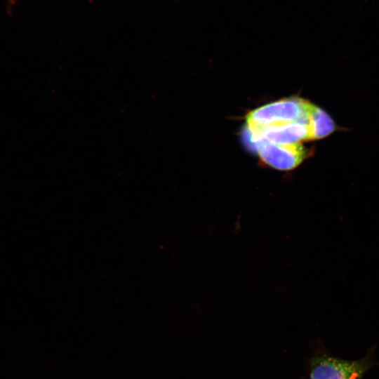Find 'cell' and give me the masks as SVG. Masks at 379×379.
Returning <instances> with one entry per match:
<instances>
[{"instance_id":"cell-1","label":"cell","mask_w":379,"mask_h":379,"mask_svg":"<svg viewBox=\"0 0 379 379\" xmlns=\"http://www.w3.org/2000/svg\"><path fill=\"white\" fill-rule=\"evenodd\" d=\"M312 105L308 100L298 97L282 98L265 104L246 114V127L261 128L291 122L309 124Z\"/></svg>"},{"instance_id":"cell-2","label":"cell","mask_w":379,"mask_h":379,"mask_svg":"<svg viewBox=\"0 0 379 379\" xmlns=\"http://www.w3.org/2000/svg\"><path fill=\"white\" fill-rule=\"evenodd\" d=\"M254 145L261 164L279 171H291L296 168L309 155L302 143L260 142Z\"/></svg>"},{"instance_id":"cell-3","label":"cell","mask_w":379,"mask_h":379,"mask_svg":"<svg viewBox=\"0 0 379 379\" xmlns=\"http://www.w3.org/2000/svg\"><path fill=\"white\" fill-rule=\"evenodd\" d=\"M249 140L253 145L260 142L277 144H298L310 140L309 124L291 122L261 128H248Z\"/></svg>"},{"instance_id":"cell-4","label":"cell","mask_w":379,"mask_h":379,"mask_svg":"<svg viewBox=\"0 0 379 379\" xmlns=\"http://www.w3.org/2000/svg\"><path fill=\"white\" fill-rule=\"evenodd\" d=\"M366 369L363 361H347L331 357L312 359L309 379H361Z\"/></svg>"},{"instance_id":"cell-5","label":"cell","mask_w":379,"mask_h":379,"mask_svg":"<svg viewBox=\"0 0 379 379\" xmlns=\"http://www.w3.org/2000/svg\"><path fill=\"white\" fill-rule=\"evenodd\" d=\"M310 140L327 137L335 130V124L331 117L321 108L312 105L310 114Z\"/></svg>"},{"instance_id":"cell-6","label":"cell","mask_w":379,"mask_h":379,"mask_svg":"<svg viewBox=\"0 0 379 379\" xmlns=\"http://www.w3.org/2000/svg\"><path fill=\"white\" fill-rule=\"evenodd\" d=\"M11 5H13L16 0H8Z\"/></svg>"}]
</instances>
